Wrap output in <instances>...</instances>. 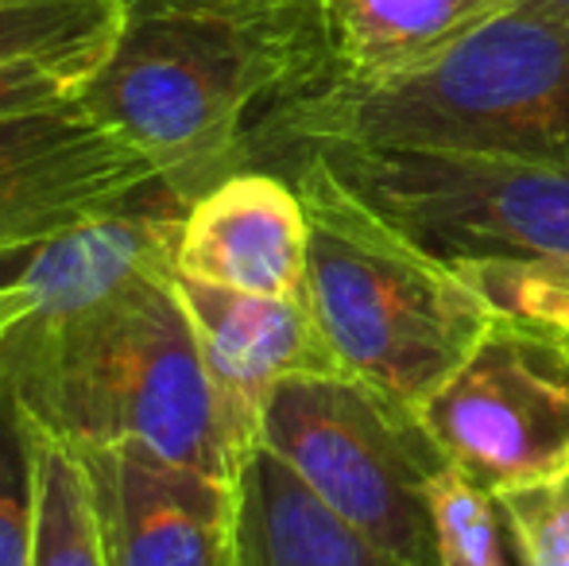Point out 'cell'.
Instances as JSON below:
<instances>
[{
  "mask_svg": "<svg viewBox=\"0 0 569 566\" xmlns=\"http://www.w3.org/2000/svg\"><path fill=\"white\" fill-rule=\"evenodd\" d=\"M159 167L78 98L0 117V257L143 202Z\"/></svg>",
  "mask_w": 569,
  "mask_h": 566,
  "instance_id": "obj_8",
  "label": "cell"
},
{
  "mask_svg": "<svg viewBox=\"0 0 569 566\" xmlns=\"http://www.w3.org/2000/svg\"><path fill=\"white\" fill-rule=\"evenodd\" d=\"M271 167H291L283 179L307 206V307L326 346L349 377L419 411L485 338L496 310L318 159L291 151L263 171Z\"/></svg>",
  "mask_w": 569,
  "mask_h": 566,
  "instance_id": "obj_4",
  "label": "cell"
},
{
  "mask_svg": "<svg viewBox=\"0 0 569 566\" xmlns=\"http://www.w3.org/2000/svg\"><path fill=\"white\" fill-rule=\"evenodd\" d=\"M453 268L496 315L569 330V257L453 260Z\"/></svg>",
  "mask_w": 569,
  "mask_h": 566,
  "instance_id": "obj_19",
  "label": "cell"
},
{
  "mask_svg": "<svg viewBox=\"0 0 569 566\" xmlns=\"http://www.w3.org/2000/svg\"><path fill=\"white\" fill-rule=\"evenodd\" d=\"M36 443L8 369H0V566L36 559Z\"/></svg>",
  "mask_w": 569,
  "mask_h": 566,
  "instance_id": "obj_18",
  "label": "cell"
},
{
  "mask_svg": "<svg viewBox=\"0 0 569 566\" xmlns=\"http://www.w3.org/2000/svg\"><path fill=\"white\" fill-rule=\"evenodd\" d=\"M198 349L229 408L260 438L263 404L283 380L310 373H345L326 346L307 299L232 291L174 272Z\"/></svg>",
  "mask_w": 569,
  "mask_h": 566,
  "instance_id": "obj_11",
  "label": "cell"
},
{
  "mask_svg": "<svg viewBox=\"0 0 569 566\" xmlns=\"http://www.w3.org/2000/svg\"><path fill=\"white\" fill-rule=\"evenodd\" d=\"M318 159L349 195L453 260L569 257V163L388 143H291L263 159Z\"/></svg>",
  "mask_w": 569,
  "mask_h": 566,
  "instance_id": "obj_5",
  "label": "cell"
},
{
  "mask_svg": "<svg viewBox=\"0 0 569 566\" xmlns=\"http://www.w3.org/2000/svg\"><path fill=\"white\" fill-rule=\"evenodd\" d=\"M516 4L539 8V12H550V16H562V20H569V0H516Z\"/></svg>",
  "mask_w": 569,
  "mask_h": 566,
  "instance_id": "obj_23",
  "label": "cell"
},
{
  "mask_svg": "<svg viewBox=\"0 0 569 566\" xmlns=\"http://www.w3.org/2000/svg\"><path fill=\"white\" fill-rule=\"evenodd\" d=\"M232 497V566H403L322 505L268 446L237 469Z\"/></svg>",
  "mask_w": 569,
  "mask_h": 566,
  "instance_id": "obj_13",
  "label": "cell"
},
{
  "mask_svg": "<svg viewBox=\"0 0 569 566\" xmlns=\"http://www.w3.org/2000/svg\"><path fill=\"white\" fill-rule=\"evenodd\" d=\"M187 206L163 190L124 210L82 221L54 241L36 245L16 287L31 295L28 318L62 322L90 307L124 295L128 287L174 276V245H179Z\"/></svg>",
  "mask_w": 569,
  "mask_h": 566,
  "instance_id": "obj_12",
  "label": "cell"
},
{
  "mask_svg": "<svg viewBox=\"0 0 569 566\" xmlns=\"http://www.w3.org/2000/svg\"><path fill=\"white\" fill-rule=\"evenodd\" d=\"M415 416L488 493L569 474V330L496 315Z\"/></svg>",
  "mask_w": 569,
  "mask_h": 566,
  "instance_id": "obj_7",
  "label": "cell"
},
{
  "mask_svg": "<svg viewBox=\"0 0 569 566\" xmlns=\"http://www.w3.org/2000/svg\"><path fill=\"white\" fill-rule=\"evenodd\" d=\"M31 566H106L82 461L39 430L36 443V559Z\"/></svg>",
  "mask_w": 569,
  "mask_h": 566,
  "instance_id": "obj_16",
  "label": "cell"
},
{
  "mask_svg": "<svg viewBox=\"0 0 569 566\" xmlns=\"http://www.w3.org/2000/svg\"><path fill=\"white\" fill-rule=\"evenodd\" d=\"M31 310V295L16 284H0V334L16 326Z\"/></svg>",
  "mask_w": 569,
  "mask_h": 566,
  "instance_id": "obj_22",
  "label": "cell"
},
{
  "mask_svg": "<svg viewBox=\"0 0 569 566\" xmlns=\"http://www.w3.org/2000/svg\"><path fill=\"white\" fill-rule=\"evenodd\" d=\"M516 0H318L333 82L380 86L453 51Z\"/></svg>",
  "mask_w": 569,
  "mask_h": 566,
  "instance_id": "obj_14",
  "label": "cell"
},
{
  "mask_svg": "<svg viewBox=\"0 0 569 566\" xmlns=\"http://www.w3.org/2000/svg\"><path fill=\"white\" fill-rule=\"evenodd\" d=\"M82 78L70 70L47 67V62H20V67L0 70V117L31 113V109L62 106L78 98Z\"/></svg>",
  "mask_w": 569,
  "mask_h": 566,
  "instance_id": "obj_21",
  "label": "cell"
},
{
  "mask_svg": "<svg viewBox=\"0 0 569 566\" xmlns=\"http://www.w3.org/2000/svg\"><path fill=\"white\" fill-rule=\"evenodd\" d=\"M124 0H0V70L47 62L82 86L109 59Z\"/></svg>",
  "mask_w": 569,
  "mask_h": 566,
  "instance_id": "obj_15",
  "label": "cell"
},
{
  "mask_svg": "<svg viewBox=\"0 0 569 566\" xmlns=\"http://www.w3.org/2000/svg\"><path fill=\"white\" fill-rule=\"evenodd\" d=\"M519 566H569V474L492 493Z\"/></svg>",
  "mask_w": 569,
  "mask_h": 566,
  "instance_id": "obj_20",
  "label": "cell"
},
{
  "mask_svg": "<svg viewBox=\"0 0 569 566\" xmlns=\"http://www.w3.org/2000/svg\"><path fill=\"white\" fill-rule=\"evenodd\" d=\"M0 369L31 424L67 446L156 454L218 481L260 446L213 385L174 276L62 322L23 315L0 334Z\"/></svg>",
  "mask_w": 569,
  "mask_h": 566,
  "instance_id": "obj_2",
  "label": "cell"
},
{
  "mask_svg": "<svg viewBox=\"0 0 569 566\" xmlns=\"http://www.w3.org/2000/svg\"><path fill=\"white\" fill-rule=\"evenodd\" d=\"M318 140L569 163V20L511 4L415 75L322 78L256 125L248 167Z\"/></svg>",
  "mask_w": 569,
  "mask_h": 566,
  "instance_id": "obj_3",
  "label": "cell"
},
{
  "mask_svg": "<svg viewBox=\"0 0 569 566\" xmlns=\"http://www.w3.org/2000/svg\"><path fill=\"white\" fill-rule=\"evenodd\" d=\"M326 75L318 0H124L113 51L78 101L190 206L248 171L256 125Z\"/></svg>",
  "mask_w": 569,
  "mask_h": 566,
  "instance_id": "obj_1",
  "label": "cell"
},
{
  "mask_svg": "<svg viewBox=\"0 0 569 566\" xmlns=\"http://www.w3.org/2000/svg\"><path fill=\"white\" fill-rule=\"evenodd\" d=\"M310 218L291 179L248 167L187 206L174 272L232 291L307 299Z\"/></svg>",
  "mask_w": 569,
  "mask_h": 566,
  "instance_id": "obj_10",
  "label": "cell"
},
{
  "mask_svg": "<svg viewBox=\"0 0 569 566\" xmlns=\"http://www.w3.org/2000/svg\"><path fill=\"white\" fill-rule=\"evenodd\" d=\"M427 505L442 566H519L508 559V532L492 493L465 477L453 461L430 474Z\"/></svg>",
  "mask_w": 569,
  "mask_h": 566,
  "instance_id": "obj_17",
  "label": "cell"
},
{
  "mask_svg": "<svg viewBox=\"0 0 569 566\" xmlns=\"http://www.w3.org/2000/svg\"><path fill=\"white\" fill-rule=\"evenodd\" d=\"M260 446L391 559L442 566L427 481L446 454L411 408L349 373L291 377L263 404Z\"/></svg>",
  "mask_w": 569,
  "mask_h": 566,
  "instance_id": "obj_6",
  "label": "cell"
},
{
  "mask_svg": "<svg viewBox=\"0 0 569 566\" xmlns=\"http://www.w3.org/2000/svg\"><path fill=\"white\" fill-rule=\"evenodd\" d=\"M70 450L90 485L106 566H232V481L140 450Z\"/></svg>",
  "mask_w": 569,
  "mask_h": 566,
  "instance_id": "obj_9",
  "label": "cell"
}]
</instances>
